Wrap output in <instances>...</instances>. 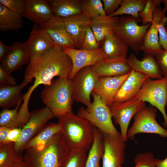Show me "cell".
<instances>
[{"mask_svg":"<svg viewBox=\"0 0 167 167\" xmlns=\"http://www.w3.org/2000/svg\"><path fill=\"white\" fill-rule=\"evenodd\" d=\"M30 59L26 42L17 41L10 45L9 50L0 62V65L11 74L16 70L21 69L23 65L29 63Z\"/></svg>","mask_w":167,"mask_h":167,"instance_id":"5bb4252c","label":"cell"},{"mask_svg":"<svg viewBox=\"0 0 167 167\" xmlns=\"http://www.w3.org/2000/svg\"><path fill=\"white\" fill-rule=\"evenodd\" d=\"M102 133L104 146L102 167H121L125 161L126 143L120 138Z\"/></svg>","mask_w":167,"mask_h":167,"instance_id":"4fadbf2b","label":"cell"},{"mask_svg":"<svg viewBox=\"0 0 167 167\" xmlns=\"http://www.w3.org/2000/svg\"><path fill=\"white\" fill-rule=\"evenodd\" d=\"M156 167H167V157L163 160L159 159Z\"/></svg>","mask_w":167,"mask_h":167,"instance_id":"7dc6e473","label":"cell"},{"mask_svg":"<svg viewBox=\"0 0 167 167\" xmlns=\"http://www.w3.org/2000/svg\"><path fill=\"white\" fill-rule=\"evenodd\" d=\"M155 56L163 77L167 78V49H161Z\"/></svg>","mask_w":167,"mask_h":167,"instance_id":"60d3db41","label":"cell"},{"mask_svg":"<svg viewBox=\"0 0 167 167\" xmlns=\"http://www.w3.org/2000/svg\"><path fill=\"white\" fill-rule=\"evenodd\" d=\"M25 0H0V4L10 10L23 15L25 7Z\"/></svg>","mask_w":167,"mask_h":167,"instance_id":"f35d334b","label":"cell"},{"mask_svg":"<svg viewBox=\"0 0 167 167\" xmlns=\"http://www.w3.org/2000/svg\"><path fill=\"white\" fill-rule=\"evenodd\" d=\"M161 2V0H147L143 10L138 14L139 17L142 19V25L152 23L153 13Z\"/></svg>","mask_w":167,"mask_h":167,"instance_id":"d590c367","label":"cell"},{"mask_svg":"<svg viewBox=\"0 0 167 167\" xmlns=\"http://www.w3.org/2000/svg\"><path fill=\"white\" fill-rule=\"evenodd\" d=\"M131 71L121 76L99 77L93 92L100 96L109 107L113 103L118 92Z\"/></svg>","mask_w":167,"mask_h":167,"instance_id":"2e32d148","label":"cell"},{"mask_svg":"<svg viewBox=\"0 0 167 167\" xmlns=\"http://www.w3.org/2000/svg\"><path fill=\"white\" fill-rule=\"evenodd\" d=\"M100 48V42L97 41L91 27L88 28L86 31L81 49L88 50H95Z\"/></svg>","mask_w":167,"mask_h":167,"instance_id":"74e56055","label":"cell"},{"mask_svg":"<svg viewBox=\"0 0 167 167\" xmlns=\"http://www.w3.org/2000/svg\"><path fill=\"white\" fill-rule=\"evenodd\" d=\"M157 109L145 106L133 117L134 122L127 132L128 139L134 140L139 133L155 134L167 138V130L161 126L156 120Z\"/></svg>","mask_w":167,"mask_h":167,"instance_id":"ba28073f","label":"cell"},{"mask_svg":"<svg viewBox=\"0 0 167 167\" xmlns=\"http://www.w3.org/2000/svg\"><path fill=\"white\" fill-rule=\"evenodd\" d=\"M54 15L65 18L83 13L82 0H49Z\"/></svg>","mask_w":167,"mask_h":167,"instance_id":"484cf974","label":"cell"},{"mask_svg":"<svg viewBox=\"0 0 167 167\" xmlns=\"http://www.w3.org/2000/svg\"><path fill=\"white\" fill-rule=\"evenodd\" d=\"M146 2L147 0H122L120 7L109 16L128 15L136 18L140 21L141 19L138 14L143 10Z\"/></svg>","mask_w":167,"mask_h":167,"instance_id":"4dcf8cb0","label":"cell"},{"mask_svg":"<svg viewBox=\"0 0 167 167\" xmlns=\"http://www.w3.org/2000/svg\"><path fill=\"white\" fill-rule=\"evenodd\" d=\"M54 116L47 107L36 109L31 112L30 118L22 128V135L20 140L15 143L17 152H23L27 143L35 136Z\"/></svg>","mask_w":167,"mask_h":167,"instance_id":"8fae6325","label":"cell"},{"mask_svg":"<svg viewBox=\"0 0 167 167\" xmlns=\"http://www.w3.org/2000/svg\"><path fill=\"white\" fill-rule=\"evenodd\" d=\"M127 58H106L92 66L99 77L117 76L129 73L131 68L127 62Z\"/></svg>","mask_w":167,"mask_h":167,"instance_id":"ffe728a7","label":"cell"},{"mask_svg":"<svg viewBox=\"0 0 167 167\" xmlns=\"http://www.w3.org/2000/svg\"><path fill=\"white\" fill-rule=\"evenodd\" d=\"M139 22L131 15L122 16L114 31L136 54L142 50L145 35L151 25L149 23L140 26Z\"/></svg>","mask_w":167,"mask_h":167,"instance_id":"52a82bcc","label":"cell"},{"mask_svg":"<svg viewBox=\"0 0 167 167\" xmlns=\"http://www.w3.org/2000/svg\"><path fill=\"white\" fill-rule=\"evenodd\" d=\"M149 102L161 113L164 119L163 126L167 128V78L156 80L148 78L133 98Z\"/></svg>","mask_w":167,"mask_h":167,"instance_id":"8992f818","label":"cell"},{"mask_svg":"<svg viewBox=\"0 0 167 167\" xmlns=\"http://www.w3.org/2000/svg\"><path fill=\"white\" fill-rule=\"evenodd\" d=\"M99 77L92 66L79 70L72 80L74 100L87 107L92 102L90 96L97 84Z\"/></svg>","mask_w":167,"mask_h":167,"instance_id":"30bf717a","label":"cell"},{"mask_svg":"<svg viewBox=\"0 0 167 167\" xmlns=\"http://www.w3.org/2000/svg\"><path fill=\"white\" fill-rule=\"evenodd\" d=\"M43 103L54 114L59 118L66 114L73 113L74 100L72 80L59 78L45 86L41 93Z\"/></svg>","mask_w":167,"mask_h":167,"instance_id":"277c9868","label":"cell"},{"mask_svg":"<svg viewBox=\"0 0 167 167\" xmlns=\"http://www.w3.org/2000/svg\"><path fill=\"white\" fill-rule=\"evenodd\" d=\"M58 119L57 124L60 131L69 147L89 151L94 142L95 126L73 112L66 114Z\"/></svg>","mask_w":167,"mask_h":167,"instance_id":"3957f363","label":"cell"},{"mask_svg":"<svg viewBox=\"0 0 167 167\" xmlns=\"http://www.w3.org/2000/svg\"><path fill=\"white\" fill-rule=\"evenodd\" d=\"M22 15L10 10L0 4V30L6 32L18 31L23 27Z\"/></svg>","mask_w":167,"mask_h":167,"instance_id":"83f0119b","label":"cell"},{"mask_svg":"<svg viewBox=\"0 0 167 167\" xmlns=\"http://www.w3.org/2000/svg\"><path fill=\"white\" fill-rule=\"evenodd\" d=\"M158 160L151 152L137 154L134 159L135 165L133 167H156Z\"/></svg>","mask_w":167,"mask_h":167,"instance_id":"8d00e7d4","label":"cell"},{"mask_svg":"<svg viewBox=\"0 0 167 167\" xmlns=\"http://www.w3.org/2000/svg\"><path fill=\"white\" fill-rule=\"evenodd\" d=\"M22 135V132L21 128L11 129L8 133V139L11 142L15 143L20 140Z\"/></svg>","mask_w":167,"mask_h":167,"instance_id":"ee69618b","label":"cell"},{"mask_svg":"<svg viewBox=\"0 0 167 167\" xmlns=\"http://www.w3.org/2000/svg\"><path fill=\"white\" fill-rule=\"evenodd\" d=\"M21 104L13 109H3L1 112L0 126H5L11 129L19 128L18 111Z\"/></svg>","mask_w":167,"mask_h":167,"instance_id":"e575fe53","label":"cell"},{"mask_svg":"<svg viewBox=\"0 0 167 167\" xmlns=\"http://www.w3.org/2000/svg\"><path fill=\"white\" fill-rule=\"evenodd\" d=\"M104 152L103 133L95 126L94 142L88 151L85 167H101L100 161Z\"/></svg>","mask_w":167,"mask_h":167,"instance_id":"f1b7e54d","label":"cell"},{"mask_svg":"<svg viewBox=\"0 0 167 167\" xmlns=\"http://www.w3.org/2000/svg\"><path fill=\"white\" fill-rule=\"evenodd\" d=\"M82 8L83 13L92 19L106 16L101 0H82Z\"/></svg>","mask_w":167,"mask_h":167,"instance_id":"836d02e7","label":"cell"},{"mask_svg":"<svg viewBox=\"0 0 167 167\" xmlns=\"http://www.w3.org/2000/svg\"><path fill=\"white\" fill-rule=\"evenodd\" d=\"M23 17L38 25L43 24L54 15L47 0H25Z\"/></svg>","mask_w":167,"mask_h":167,"instance_id":"d6986e66","label":"cell"},{"mask_svg":"<svg viewBox=\"0 0 167 167\" xmlns=\"http://www.w3.org/2000/svg\"><path fill=\"white\" fill-rule=\"evenodd\" d=\"M26 42L31 58L55 46L46 32L37 24H34L28 40Z\"/></svg>","mask_w":167,"mask_h":167,"instance_id":"44dd1931","label":"cell"},{"mask_svg":"<svg viewBox=\"0 0 167 167\" xmlns=\"http://www.w3.org/2000/svg\"><path fill=\"white\" fill-rule=\"evenodd\" d=\"M167 24V17L165 16L161 19L158 25L159 43L165 50L167 49V32L165 28Z\"/></svg>","mask_w":167,"mask_h":167,"instance_id":"ab89813d","label":"cell"},{"mask_svg":"<svg viewBox=\"0 0 167 167\" xmlns=\"http://www.w3.org/2000/svg\"><path fill=\"white\" fill-rule=\"evenodd\" d=\"M143 55L142 59L139 60L132 53L127 58V62L131 69L149 78L156 79L163 78V75L155 56L144 53Z\"/></svg>","mask_w":167,"mask_h":167,"instance_id":"ac0fdd59","label":"cell"},{"mask_svg":"<svg viewBox=\"0 0 167 167\" xmlns=\"http://www.w3.org/2000/svg\"><path fill=\"white\" fill-rule=\"evenodd\" d=\"M16 167H26L24 161L20 162Z\"/></svg>","mask_w":167,"mask_h":167,"instance_id":"681fc988","label":"cell"},{"mask_svg":"<svg viewBox=\"0 0 167 167\" xmlns=\"http://www.w3.org/2000/svg\"><path fill=\"white\" fill-rule=\"evenodd\" d=\"M17 83L15 78L0 65V84L14 86L16 85Z\"/></svg>","mask_w":167,"mask_h":167,"instance_id":"7bdbcfd3","label":"cell"},{"mask_svg":"<svg viewBox=\"0 0 167 167\" xmlns=\"http://www.w3.org/2000/svg\"><path fill=\"white\" fill-rule=\"evenodd\" d=\"M165 29L166 30V32H167V24L165 26Z\"/></svg>","mask_w":167,"mask_h":167,"instance_id":"f907efd6","label":"cell"},{"mask_svg":"<svg viewBox=\"0 0 167 167\" xmlns=\"http://www.w3.org/2000/svg\"><path fill=\"white\" fill-rule=\"evenodd\" d=\"M64 52L70 58L72 69L68 79L72 80L81 69L92 66L101 60L107 58L101 48L95 50H88L68 47L64 48Z\"/></svg>","mask_w":167,"mask_h":167,"instance_id":"7c38bea8","label":"cell"},{"mask_svg":"<svg viewBox=\"0 0 167 167\" xmlns=\"http://www.w3.org/2000/svg\"><path fill=\"white\" fill-rule=\"evenodd\" d=\"M60 131L57 123L50 122L47 124L35 136L27 143L24 147V150L47 142Z\"/></svg>","mask_w":167,"mask_h":167,"instance_id":"1f68e13d","label":"cell"},{"mask_svg":"<svg viewBox=\"0 0 167 167\" xmlns=\"http://www.w3.org/2000/svg\"><path fill=\"white\" fill-rule=\"evenodd\" d=\"M161 2L165 5V7L163 10L165 11L166 12L167 11V0H161Z\"/></svg>","mask_w":167,"mask_h":167,"instance_id":"c3c4849f","label":"cell"},{"mask_svg":"<svg viewBox=\"0 0 167 167\" xmlns=\"http://www.w3.org/2000/svg\"><path fill=\"white\" fill-rule=\"evenodd\" d=\"M93 101L87 108L80 107L77 115L84 118L97 128L102 133L120 137L112 122L109 107L100 96L92 92Z\"/></svg>","mask_w":167,"mask_h":167,"instance_id":"5b68a950","label":"cell"},{"mask_svg":"<svg viewBox=\"0 0 167 167\" xmlns=\"http://www.w3.org/2000/svg\"><path fill=\"white\" fill-rule=\"evenodd\" d=\"M10 46L4 44L2 41H0V62H1L8 52Z\"/></svg>","mask_w":167,"mask_h":167,"instance_id":"bcb514c9","label":"cell"},{"mask_svg":"<svg viewBox=\"0 0 167 167\" xmlns=\"http://www.w3.org/2000/svg\"><path fill=\"white\" fill-rule=\"evenodd\" d=\"M118 16H99L92 19L90 27L97 41L100 43L103 41L108 33L114 32L118 23Z\"/></svg>","mask_w":167,"mask_h":167,"instance_id":"4316f807","label":"cell"},{"mask_svg":"<svg viewBox=\"0 0 167 167\" xmlns=\"http://www.w3.org/2000/svg\"><path fill=\"white\" fill-rule=\"evenodd\" d=\"M148 78L132 69L130 75L118 92L113 103L123 102L133 98Z\"/></svg>","mask_w":167,"mask_h":167,"instance_id":"7402d4cb","label":"cell"},{"mask_svg":"<svg viewBox=\"0 0 167 167\" xmlns=\"http://www.w3.org/2000/svg\"><path fill=\"white\" fill-rule=\"evenodd\" d=\"M71 148L60 131L47 142L25 150L26 167H60Z\"/></svg>","mask_w":167,"mask_h":167,"instance_id":"7a4b0ae2","label":"cell"},{"mask_svg":"<svg viewBox=\"0 0 167 167\" xmlns=\"http://www.w3.org/2000/svg\"><path fill=\"white\" fill-rule=\"evenodd\" d=\"M72 69L71 61L63 49L55 46L31 58L25 70L23 82L27 85L33 78V85L23 95V103L28 104L32 92L39 85L51 84L55 76L68 78Z\"/></svg>","mask_w":167,"mask_h":167,"instance_id":"6da1fadb","label":"cell"},{"mask_svg":"<svg viewBox=\"0 0 167 167\" xmlns=\"http://www.w3.org/2000/svg\"><path fill=\"white\" fill-rule=\"evenodd\" d=\"M11 129L5 126H0V147L8 145L12 143L8 139V135Z\"/></svg>","mask_w":167,"mask_h":167,"instance_id":"f6af8a7d","label":"cell"},{"mask_svg":"<svg viewBox=\"0 0 167 167\" xmlns=\"http://www.w3.org/2000/svg\"><path fill=\"white\" fill-rule=\"evenodd\" d=\"M62 18L75 48L81 49L86 31L90 27L92 19L83 13Z\"/></svg>","mask_w":167,"mask_h":167,"instance_id":"e0dca14e","label":"cell"},{"mask_svg":"<svg viewBox=\"0 0 167 167\" xmlns=\"http://www.w3.org/2000/svg\"><path fill=\"white\" fill-rule=\"evenodd\" d=\"M145 106V102L132 98L123 102L113 103L109 107L115 123L120 126V138L123 142L128 140V127L131 119Z\"/></svg>","mask_w":167,"mask_h":167,"instance_id":"9c48e42d","label":"cell"},{"mask_svg":"<svg viewBox=\"0 0 167 167\" xmlns=\"http://www.w3.org/2000/svg\"><path fill=\"white\" fill-rule=\"evenodd\" d=\"M40 25L46 32L55 46L62 48H75L62 18L54 15Z\"/></svg>","mask_w":167,"mask_h":167,"instance_id":"9a60e30c","label":"cell"},{"mask_svg":"<svg viewBox=\"0 0 167 167\" xmlns=\"http://www.w3.org/2000/svg\"><path fill=\"white\" fill-rule=\"evenodd\" d=\"M166 12L160 7L155 11L153 21L145 35L142 48L144 54H152L154 56L163 49L159 43L158 24L161 19L165 16Z\"/></svg>","mask_w":167,"mask_h":167,"instance_id":"603a6c76","label":"cell"},{"mask_svg":"<svg viewBox=\"0 0 167 167\" xmlns=\"http://www.w3.org/2000/svg\"><path fill=\"white\" fill-rule=\"evenodd\" d=\"M103 42L101 48L107 58H126L129 46L114 32L107 34Z\"/></svg>","mask_w":167,"mask_h":167,"instance_id":"cb8c5ba5","label":"cell"},{"mask_svg":"<svg viewBox=\"0 0 167 167\" xmlns=\"http://www.w3.org/2000/svg\"><path fill=\"white\" fill-rule=\"evenodd\" d=\"M27 85L23 82L14 86L0 84V107L3 109L16 107L23 100L22 89Z\"/></svg>","mask_w":167,"mask_h":167,"instance_id":"d4e9b609","label":"cell"},{"mask_svg":"<svg viewBox=\"0 0 167 167\" xmlns=\"http://www.w3.org/2000/svg\"><path fill=\"white\" fill-rule=\"evenodd\" d=\"M23 160V152L15 150V143L0 147V167H16Z\"/></svg>","mask_w":167,"mask_h":167,"instance_id":"f546056e","label":"cell"},{"mask_svg":"<svg viewBox=\"0 0 167 167\" xmlns=\"http://www.w3.org/2000/svg\"><path fill=\"white\" fill-rule=\"evenodd\" d=\"M122 1V0H102L106 15L109 16L113 14L120 6Z\"/></svg>","mask_w":167,"mask_h":167,"instance_id":"b9f144b4","label":"cell"},{"mask_svg":"<svg viewBox=\"0 0 167 167\" xmlns=\"http://www.w3.org/2000/svg\"><path fill=\"white\" fill-rule=\"evenodd\" d=\"M88 152L81 148H71L60 167H85Z\"/></svg>","mask_w":167,"mask_h":167,"instance_id":"d6a6232c","label":"cell"}]
</instances>
